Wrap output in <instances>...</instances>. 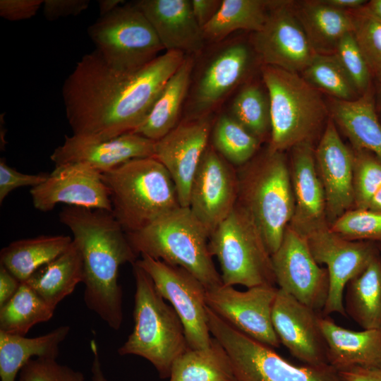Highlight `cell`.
<instances>
[{
	"label": "cell",
	"instance_id": "1",
	"mask_svg": "<svg viewBox=\"0 0 381 381\" xmlns=\"http://www.w3.org/2000/svg\"><path fill=\"white\" fill-rule=\"evenodd\" d=\"M186 56L165 51L142 68L123 73L109 67L95 50L85 54L62 87L73 134L106 140L135 132Z\"/></svg>",
	"mask_w": 381,
	"mask_h": 381
},
{
	"label": "cell",
	"instance_id": "2",
	"mask_svg": "<svg viewBox=\"0 0 381 381\" xmlns=\"http://www.w3.org/2000/svg\"><path fill=\"white\" fill-rule=\"evenodd\" d=\"M59 220L71 231L81 251L85 306L118 330L123 320L119 267L133 265L138 255L111 212L68 206L59 213Z\"/></svg>",
	"mask_w": 381,
	"mask_h": 381
},
{
	"label": "cell",
	"instance_id": "3",
	"mask_svg": "<svg viewBox=\"0 0 381 381\" xmlns=\"http://www.w3.org/2000/svg\"><path fill=\"white\" fill-rule=\"evenodd\" d=\"M111 202V213L131 234L181 207L175 183L155 158L127 162L102 173Z\"/></svg>",
	"mask_w": 381,
	"mask_h": 381
},
{
	"label": "cell",
	"instance_id": "4",
	"mask_svg": "<svg viewBox=\"0 0 381 381\" xmlns=\"http://www.w3.org/2000/svg\"><path fill=\"white\" fill-rule=\"evenodd\" d=\"M237 203L251 217L272 255L279 248L295 207L284 152L269 150L237 169Z\"/></svg>",
	"mask_w": 381,
	"mask_h": 381
},
{
	"label": "cell",
	"instance_id": "5",
	"mask_svg": "<svg viewBox=\"0 0 381 381\" xmlns=\"http://www.w3.org/2000/svg\"><path fill=\"white\" fill-rule=\"evenodd\" d=\"M133 328L118 349L120 356H140L152 364L161 379L169 378L174 361L189 349L183 324L164 301L151 277L134 263Z\"/></svg>",
	"mask_w": 381,
	"mask_h": 381
},
{
	"label": "cell",
	"instance_id": "6",
	"mask_svg": "<svg viewBox=\"0 0 381 381\" xmlns=\"http://www.w3.org/2000/svg\"><path fill=\"white\" fill-rule=\"evenodd\" d=\"M260 71L270 107L267 150L284 152L312 143L329 118L320 92L298 73L268 65H262Z\"/></svg>",
	"mask_w": 381,
	"mask_h": 381
},
{
	"label": "cell",
	"instance_id": "7",
	"mask_svg": "<svg viewBox=\"0 0 381 381\" xmlns=\"http://www.w3.org/2000/svg\"><path fill=\"white\" fill-rule=\"evenodd\" d=\"M126 236L138 255L145 254L181 267L206 289L222 284L209 250L210 234L188 207L181 206Z\"/></svg>",
	"mask_w": 381,
	"mask_h": 381
},
{
	"label": "cell",
	"instance_id": "8",
	"mask_svg": "<svg viewBox=\"0 0 381 381\" xmlns=\"http://www.w3.org/2000/svg\"><path fill=\"white\" fill-rule=\"evenodd\" d=\"M209 250L225 286L276 284L271 254L255 223L238 203L209 238Z\"/></svg>",
	"mask_w": 381,
	"mask_h": 381
},
{
	"label": "cell",
	"instance_id": "9",
	"mask_svg": "<svg viewBox=\"0 0 381 381\" xmlns=\"http://www.w3.org/2000/svg\"><path fill=\"white\" fill-rule=\"evenodd\" d=\"M212 337L229 356L236 381H346L329 364L296 365L240 332L207 307Z\"/></svg>",
	"mask_w": 381,
	"mask_h": 381
},
{
	"label": "cell",
	"instance_id": "10",
	"mask_svg": "<svg viewBox=\"0 0 381 381\" xmlns=\"http://www.w3.org/2000/svg\"><path fill=\"white\" fill-rule=\"evenodd\" d=\"M95 51L111 68L131 73L145 66L164 50L151 24L133 3L99 17L87 29Z\"/></svg>",
	"mask_w": 381,
	"mask_h": 381
},
{
	"label": "cell",
	"instance_id": "11",
	"mask_svg": "<svg viewBox=\"0 0 381 381\" xmlns=\"http://www.w3.org/2000/svg\"><path fill=\"white\" fill-rule=\"evenodd\" d=\"M253 54L252 45L250 47L238 39L224 41L217 47L198 68L196 75H192L183 119L212 116L248 78Z\"/></svg>",
	"mask_w": 381,
	"mask_h": 381
},
{
	"label": "cell",
	"instance_id": "12",
	"mask_svg": "<svg viewBox=\"0 0 381 381\" xmlns=\"http://www.w3.org/2000/svg\"><path fill=\"white\" fill-rule=\"evenodd\" d=\"M135 263L147 273L161 296L171 304L183 324L188 347L207 348L212 337L207 324L205 286L185 269L145 254Z\"/></svg>",
	"mask_w": 381,
	"mask_h": 381
},
{
	"label": "cell",
	"instance_id": "13",
	"mask_svg": "<svg viewBox=\"0 0 381 381\" xmlns=\"http://www.w3.org/2000/svg\"><path fill=\"white\" fill-rule=\"evenodd\" d=\"M251 45L262 65L296 73H301L317 54L291 1H270L265 25L253 33Z\"/></svg>",
	"mask_w": 381,
	"mask_h": 381
},
{
	"label": "cell",
	"instance_id": "14",
	"mask_svg": "<svg viewBox=\"0 0 381 381\" xmlns=\"http://www.w3.org/2000/svg\"><path fill=\"white\" fill-rule=\"evenodd\" d=\"M315 261L325 265L329 277L328 296L322 315L346 316L344 292L347 284L361 272L379 252L374 242L350 241L334 233L329 226L306 236Z\"/></svg>",
	"mask_w": 381,
	"mask_h": 381
},
{
	"label": "cell",
	"instance_id": "15",
	"mask_svg": "<svg viewBox=\"0 0 381 381\" xmlns=\"http://www.w3.org/2000/svg\"><path fill=\"white\" fill-rule=\"evenodd\" d=\"M271 258L278 288L322 313L328 296V272L315 261L306 237L289 225Z\"/></svg>",
	"mask_w": 381,
	"mask_h": 381
},
{
	"label": "cell",
	"instance_id": "16",
	"mask_svg": "<svg viewBox=\"0 0 381 381\" xmlns=\"http://www.w3.org/2000/svg\"><path fill=\"white\" fill-rule=\"evenodd\" d=\"M278 287L260 285L241 291L223 284L206 289L207 306L231 326L270 347L280 341L272 322V311Z\"/></svg>",
	"mask_w": 381,
	"mask_h": 381
},
{
	"label": "cell",
	"instance_id": "17",
	"mask_svg": "<svg viewBox=\"0 0 381 381\" xmlns=\"http://www.w3.org/2000/svg\"><path fill=\"white\" fill-rule=\"evenodd\" d=\"M237 169L209 144L193 177L188 208L210 234L237 204Z\"/></svg>",
	"mask_w": 381,
	"mask_h": 381
},
{
	"label": "cell",
	"instance_id": "18",
	"mask_svg": "<svg viewBox=\"0 0 381 381\" xmlns=\"http://www.w3.org/2000/svg\"><path fill=\"white\" fill-rule=\"evenodd\" d=\"M214 121L212 116L183 119L170 132L155 141L153 157L171 175L181 207H188L191 183L210 144Z\"/></svg>",
	"mask_w": 381,
	"mask_h": 381
},
{
	"label": "cell",
	"instance_id": "19",
	"mask_svg": "<svg viewBox=\"0 0 381 381\" xmlns=\"http://www.w3.org/2000/svg\"><path fill=\"white\" fill-rule=\"evenodd\" d=\"M32 204L42 212L65 203L111 212L109 193L100 171L85 163L55 167L48 178L30 190Z\"/></svg>",
	"mask_w": 381,
	"mask_h": 381
},
{
	"label": "cell",
	"instance_id": "20",
	"mask_svg": "<svg viewBox=\"0 0 381 381\" xmlns=\"http://www.w3.org/2000/svg\"><path fill=\"white\" fill-rule=\"evenodd\" d=\"M321 314L278 288L272 311L273 327L280 343L306 365L328 364Z\"/></svg>",
	"mask_w": 381,
	"mask_h": 381
},
{
	"label": "cell",
	"instance_id": "21",
	"mask_svg": "<svg viewBox=\"0 0 381 381\" xmlns=\"http://www.w3.org/2000/svg\"><path fill=\"white\" fill-rule=\"evenodd\" d=\"M315 159L329 225L353 208V150L344 143L330 118L315 149Z\"/></svg>",
	"mask_w": 381,
	"mask_h": 381
},
{
	"label": "cell",
	"instance_id": "22",
	"mask_svg": "<svg viewBox=\"0 0 381 381\" xmlns=\"http://www.w3.org/2000/svg\"><path fill=\"white\" fill-rule=\"evenodd\" d=\"M155 141L131 132L96 140L72 134L50 156L55 167L85 163L101 173L135 159L153 157Z\"/></svg>",
	"mask_w": 381,
	"mask_h": 381
},
{
	"label": "cell",
	"instance_id": "23",
	"mask_svg": "<svg viewBox=\"0 0 381 381\" xmlns=\"http://www.w3.org/2000/svg\"><path fill=\"white\" fill-rule=\"evenodd\" d=\"M289 167L295 207L289 226L306 237L329 226L324 190L318 176L312 143L292 149Z\"/></svg>",
	"mask_w": 381,
	"mask_h": 381
},
{
	"label": "cell",
	"instance_id": "24",
	"mask_svg": "<svg viewBox=\"0 0 381 381\" xmlns=\"http://www.w3.org/2000/svg\"><path fill=\"white\" fill-rule=\"evenodd\" d=\"M134 4L151 24L164 50L193 56L201 54L206 41L190 0H139Z\"/></svg>",
	"mask_w": 381,
	"mask_h": 381
},
{
	"label": "cell",
	"instance_id": "25",
	"mask_svg": "<svg viewBox=\"0 0 381 381\" xmlns=\"http://www.w3.org/2000/svg\"><path fill=\"white\" fill-rule=\"evenodd\" d=\"M328 364L339 373L354 368L381 369V329L353 331L321 314Z\"/></svg>",
	"mask_w": 381,
	"mask_h": 381
},
{
	"label": "cell",
	"instance_id": "26",
	"mask_svg": "<svg viewBox=\"0 0 381 381\" xmlns=\"http://www.w3.org/2000/svg\"><path fill=\"white\" fill-rule=\"evenodd\" d=\"M374 86L358 98H331L329 118L350 140L353 149L370 152L381 159V123L375 106Z\"/></svg>",
	"mask_w": 381,
	"mask_h": 381
},
{
	"label": "cell",
	"instance_id": "27",
	"mask_svg": "<svg viewBox=\"0 0 381 381\" xmlns=\"http://www.w3.org/2000/svg\"><path fill=\"white\" fill-rule=\"evenodd\" d=\"M294 8L316 54H334L341 39L353 32L351 11L334 8L323 0L294 1Z\"/></svg>",
	"mask_w": 381,
	"mask_h": 381
},
{
	"label": "cell",
	"instance_id": "28",
	"mask_svg": "<svg viewBox=\"0 0 381 381\" xmlns=\"http://www.w3.org/2000/svg\"><path fill=\"white\" fill-rule=\"evenodd\" d=\"M195 65V56H186L182 64L164 86L145 121L133 133L157 141L179 123Z\"/></svg>",
	"mask_w": 381,
	"mask_h": 381
},
{
	"label": "cell",
	"instance_id": "29",
	"mask_svg": "<svg viewBox=\"0 0 381 381\" xmlns=\"http://www.w3.org/2000/svg\"><path fill=\"white\" fill-rule=\"evenodd\" d=\"M83 282V257L79 246L73 240L64 253L38 269L25 282L56 308Z\"/></svg>",
	"mask_w": 381,
	"mask_h": 381
},
{
	"label": "cell",
	"instance_id": "30",
	"mask_svg": "<svg viewBox=\"0 0 381 381\" xmlns=\"http://www.w3.org/2000/svg\"><path fill=\"white\" fill-rule=\"evenodd\" d=\"M70 329L68 325H62L32 338L0 332L1 381H15L21 368L33 357L56 359L59 345Z\"/></svg>",
	"mask_w": 381,
	"mask_h": 381
},
{
	"label": "cell",
	"instance_id": "31",
	"mask_svg": "<svg viewBox=\"0 0 381 381\" xmlns=\"http://www.w3.org/2000/svg\"><path fill=\"white\" fill-rule=\"evenodd\" d=\"M344 296L346 314L363 329H381V253L349 282Z\"/></svg>",
	"mask_w": 381,
	"mask_h": 381
},
{
	"label": "cell",
	"instance_id": "32",
	"mask_svg": "<svg viewBox=\"0 0 381 381\" xmlns=\"http://www.w3.org/2000/svg\"><path fill=\"white\" fill-rule=\"evenodd\" d=\"M73 241L69 236L42 235L9 243L0 252V265L21 282L64 253Z\"/></svg>",
	"mask_w": 381,
	"mask_h": 381
},
{
	"label": "cell",
	"instance_id": "33",
	"mask_svg": "<svg viewBox=\"0 0 381 381\" xmlns=\"http://www.w3.org/2000/svg\"><path fill=\"white\" fill-rule=\"evenodd\" d=\"M169 381H236L231 360L214 337L205 349H188L173 363Z\"/></svg>",
	"mask_w": 381,
	"mask_h": 381
},
{
	"label": "cell",
	"instance_id": "34",
	"mask_svg": "<svg viewBox=\"0 0 381 381\" xmlns=\"http://www.w3.org/2000/svg\"><path fill=\"white\" fill-rule=\"evenodd\" d=\"M270 1L222 0L212 19L202 28L207 42L219 43L237 30H261L267 17Z\"/></svg>",
	"mask_w": 381,
	"mask_h": 381
},
{
	"label": "cell",
	"instance_id": "35",
	"mask_svg": "<svg viewBox=\"0 0 381 381\" xmlns=\"http://www.w3.org/2000/svg\"><path fill=\"white\" fill-rule=\"evenodd\" d=\"M55 309L23 282L13 298L0 308V332L25 336L35 325L49 321Z\"/></svg>",
	"mask_w": 381,
	"mask_h": 381
},
{
	"label": "cell",
	"instance_id": "36",
	"mask_svg": "<svg viewBox=\"0 0 381 381\" xmlns=\"http://www.w3.org/2000/svg\"><path fill=\"white\" fill-rule=\"evenodd\" d=\"M210 144L228 162L240 167L257 154L260 142L229 113L213 122Z\"/></svg>",
	"mask_w": 381,
	"mask_h": 381
},
{
	"label": "cell",
	"instance_id": "37",
	"mask_svg": "<svg viewBox=\"0 0 381 381\" xmlns=\"http://www.w3.org/2000/svg\"><path fill=\"white\" fill-rule=\"evenodd\" d=\"M260 143L270 139V100L267 90L256 83L242 85L234 97L229 113Z\"/></svg>",
	"mask_w": 381,
	"mask_h": 381
},
{
	"label": "cell",
	"instance_id": "38",
	"mask_svg": "<svg viewBox=\"0 0 381 381\" xmlns=\"http://www.w3.org/2000/svg\"><path fill=\"white\" fill-rule=\"evenodd\" d=\"M301 74L313 87L331 98L351 101L361 96L334 54H317Z\"/></svg>",
	"mask_w": 381,
	"mask_h": 381
},
{
	"label": "cell",
	"instance_id": "39",
	"mask_svg": "<svg viewBox=\"0 0 381 381\" xmlns=\"http://www.w3.org/2000/svg\"><path fill=\"white\" fill-rule=\"evenodd\" d=\"M351 13L353 36L374 84L381 85V18L368 10L365 4Z\"/></svg>",
	"mask_w": 381,
	"mask_h": 381
},
{
	"label": "cell",
	"instance_id": "40",
	"mask_svg": "<svg viewBox=\"0 0 381 381\" xmlns=\"http://www.w3.org/2000/svg\"><path fill=\"white\" fill-rule=\"evenodd\" d=\"M352 150L353 208L368 209L372 197L381 188V159L366 150Z\"/></svg>",
	"mask_w": 381,
	"mask_h": 381
},
{
	"label": "cell",
	"instance_id": "41",
	"mask_svg": "<svg viewBox=\"0 0 381 381\" xmlns=\"http://www.w3.org/2000/svg\"><path fill=\"white\" fill-rule=\"evenodd\" d=\"M329 226L334 233L346 239L381 244V212L369 209L353 208Z\"/></svg>",
	"mask_w": 381,
	"mask_h": 381
},
{
	"label": "cell",
	"instance_id": "42",
	"mask_svg": "<svg viewBox=\"0 0 381 381\" xmlns=\"http://www.w3.org/2000/svg\"><path fill=\"white\" fill-rule=\"evenodd\" d=\"M334 54L361 96L374 86L369 68L353 32L347 33L341 39Z\"/></svg>",
	"mask_w": 381,
	"mask_h": 381
},
{
	"label": "cell",
	"instance_id": "43",
	"mask_svg": "<svg viewBox=\"0 0 381 381\" xmlns=\"http://www.w3.org/2000/svg\"><path fill=\"white\" fill-rule=\"evenodd\" d=\"M18 381H85V375L55 358H35L21 368Z\"/></svg>",
	"mask_w": 381,
	"mask_h": 381
},
{
	"label": "cell",
	"instance_id": "44",
	"mask_svg": "<svg viewBox=\"0 0 381 381\" xmlns=\"http://www.w3.org/2000/svg\"><path fill=\"white\" fill-rule=\"evenodd\" d=\"M49 174H23L8 166L4 158L0 159V203L13 190L25 186L34 188L48 178Z\"/></svg>",
	"mask_w": 381,
	"mask_h": 381
},
{
	"label": "cell",
	"instance_id": "45",
	"mask_svg": "<svg viewBox=\"0 0 381 381\" xmlns=\"http://www.w3.org/2000/svg\"><path fill=\"white\" fill-rule=\"evenodd\" d=\"M43 0H1L0 16L10 21L27 20L36 15Z\"/></svg>",
	"mask_w": 381,
	"mask_h": 381
},
{
	"label": "cell",
	"instance_id": "46",
	"mask_svg": "<svg viewBox=\"0 0 381 381\" xmlns=\"http://www.w3.org/2000/svg\"><path fill=\"white\" fill-rule=\"evenodd\" d=\"M90 2L89 0H45L43 13L47 20L76 16L88 8Z\"/></svg>",
	"mask_w": 381,
	"mask_h": 381
},
{
	"label": "cell",
	"instance_id": "47",
	"mask_svg": "<svg viewBox=\"0 0 381 381\" xmlns=\"http://www.w3.org/2000/svg\"><path fill=\"white\" fill-rule=\"evenodd\" d=\"M193 16L202 29L217 13L222 0H190Z\"/></svg>",
	"mask_w": 381,
	"mask_h": 381
},
{
	"label": "cell",
	"instance_id": "48",
	"mask_svg": "<svg viewBox=\"0 0 381 381\" xmlns=\"http://www.w3.org/2000/svg\"><path fill=\"white\" fill-rule=\"evenodd\" d=\"M20 284L6 267L0 265V308L13 298Z\"/></svg>",
	"mask_w": 381,
	"mask_h": 381
},
{
	"label": "cell",
	"instance_id": "49",
	"mask_svg": "<svg viewBox=\"0 0 381 381\" xmlns=\"http://www.w3.org/2000/svg\"><path fill=\"white\" fill-rule=\"evenodd\" d=\"M339 373L346 381H381V369L354 368Z\"/></svg>",
	"mask_w": 381,
	"mask_h": 381
},
{
	"label": "cell",
	"instance_id": "50",
	"mask_svg": "<svg viewBox=\"0 0 381 381\" xmlns=\"http://www.w3.org/2000/svg\"><path fill=\"white\" fill-rule=\"evenodd\" d=\"M90 349L93 356L91 367V381H107L102 368L98 347L94 339L90 341Z\"/></svg>",
	"mask_w": 381,
	"mask_h": 381
},
{
	"label": "cell",
	"instance_id": "51",
	"mask_svg": "<svg viewBox=\"0 0 381 381\" xmlns=\"http://www.w3.org/2000/svg\"><path fill=\"white\" fill-rule=\"evenodd\" d=\"M326 4L334 8L351 11L364 6L368 1L364 0H323Z\"/></svg>",
	"mask_w": 381,
	"mask_h": 381
},
{
	"label": "cell",
	"instance_id": "52",
	"mask_svg": "<svg viewBox=\"0 0 381 381\" xmlns=\"http://www.w3.org/2000/svg\"><path fill=\"white\" fill-rule=\"evenodd\" d=\"M125 1L123 0H99L98 1V6L99 11V17L104 16L119 6L125 4Z\"/></svg>",
	"mask_w": 381,
	"mask_h": 381
},
{
	"label": "cell",
	"instance_id": "53",
	"mask_svg": "<svg viewBox=\"0 0 381 381\" xmlns=\"http://www.w3.org/2000/svg\"><path fill=\"white\" fill-rule=\"evenodd\" d=\"M368 209L381 212V188L372 197Z\"/></svg>",
	"mask_w": 381,
	"mask_h": 381
},
{
	"label": "cell",
	"instance_id": "54",
	"mask_svg": "<svg viewBox=\"0 0 381 381\" xmlns=\"http://www.w3.org/2000/svg\"><path fill=\"white\" fill-rule=\"evenodd\" d=\"M374 88L375 110L379 121L381 123V85L374 84Z\"/></svg>",
	"mask_w": 381,
	"mask_h": 381
},
{
	"label": "cell",
	"instance_id": "55",
	"mask_svg": "<svg viewBox=\"0 0 381 381\" xmlns=\"http://www.w3.org/2000/svg\"><path fill=\"white\" fill-rule=\"evenodd\" d=\"M365 6L372 13L381 18V0L368 1Z\"/></svg>",
	"mask_w": 381,
	"mask_h": 381
},
{
	"label": "cell",
	"instance_id": "56",
	"mask_svg": "<svg viewBox=\"0 0 381 381\" xmlns=\"http://www.w3.org/2000/svg\"><path fill=\"white\" fill-rule=\"evenodd\" d=\"M377 246H378L379 250H380V252L381 253V244L379 243Z\"/></svg>",
	"mask_w": 381,
	"mask_h": 381
}]
</instances>
